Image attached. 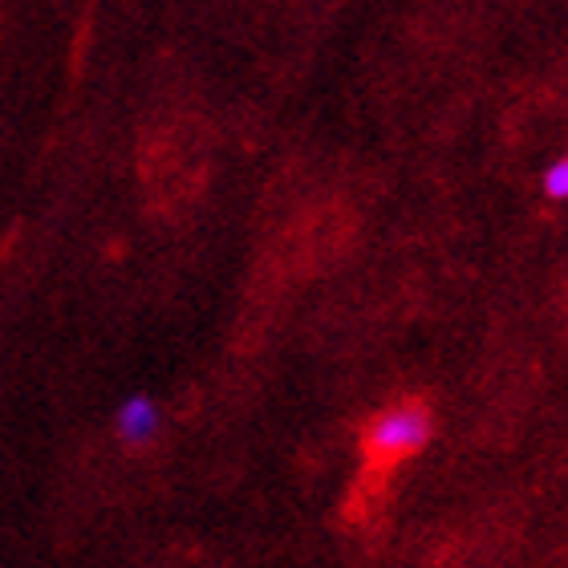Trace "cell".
Segmentation results:
<instances>
[{"label": "cell", "mask_w": 568, "mask_h": 568, "mask_svg": "<svg viewBox=\"0 0 568 568\" xmlns=\"http://www.w3.org/2000/svg\"><path fill=\"white\" fill-rule=\"evenodd\" d=\"M430 430H435V418L426 410L423 403H398L390 410H382L374 423L366 426V438H362V447H366V459L374 467H390V463L406 459V455H415L430 443Z\"/></svg>", "instance_id": "1"}, {"label": "cell", "mask_w": 568, "mask_h": 568, "mask_svg": "<svg viewBox=\"0 0 568 568\" xmlns=\"http://www.w3.org/2000/svg\"><path fill=\"white\" fill-rule=\"evenodd\" d=\"M119 435L126 447H146L154 435H159V406L146 398V394H131L126 403L119 406Z\"/></svg>", "instance_id": "2"}, {"label": "cell", "mask_w": 568, "mask_h": 568, "mask_svg": "<svg viewBox=\"0 0 568 568\" xmlns=\"http://www.w3.org/2000/svg\"><path fill=\"white\" fill-rule=\"evenodd\" d=\"M545 195L548 200H568V154L545 171Z\"/></svg>", "instance_id": "3"}]
</instances>
